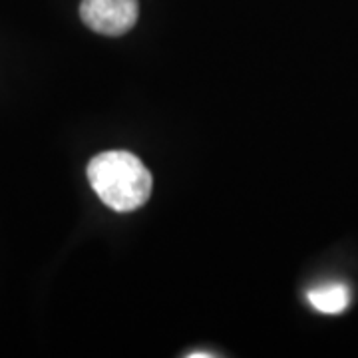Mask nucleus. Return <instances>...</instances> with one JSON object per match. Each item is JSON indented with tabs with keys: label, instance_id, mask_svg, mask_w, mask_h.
Returning <instances> with one entry per match:
<instances>
[{
	"label": "nucleus",
	"instance_id": "obj_1",
	"mask_svg": "<svg viewBox=\"0 0 358 358\" xmlns=\"http://www.w3.org/2000/svg\"><path fill=\"white\" fill-rule=\"evenodd\" d=\"M88 181L103 205L117 213L140 209L152 195V173L129 152H103L88 164Z\"/></svg>",
	"mask_w": 358,
	"mask_h": 358
},
{
	"label": "nucleus",
	"instance_id": "obj_2",
	"mask_svg": "<svg viewBox=\"0 0 358 358\" xmlns=\"http://www.w3.org/2000/svg\"><path fill=\"white\" fill-rule=\"evenodd\" d=\"M80 16L98 34L122 36L138 22L140 4L138 0H82Z\"/></svg>",
	"mask_w": 358,
	"mask_h": 358
},
{
	"label": "nucleus",
	"instance_id": "obj_3",
	"mask_svg": "<svg viewBox=\"0 0 358 358\" xmlns=\"http://www.w3.org/2000/svg\"><path fill=\"white\" fill-rule=\"evenodd\" d=\"M310 307L317 308L322 315H341L350 305V291L343 282L320 285L307 293Z\"/></svg>",
	"mask_w": 358,
	"mask_h": 358
}]
</instances>
